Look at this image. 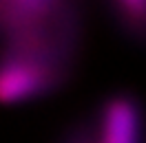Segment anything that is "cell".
<instances>
[{
    "label": "cell",
    "instance_id": "cell-2",
    "mask_svg": "<svg viewBox=\"0 0 146 143\" xmlns=\"http://www.w3.org/2000/svg\"><path fill=\"white\" fill-rule=\"evenodd\" d=\"M55 143H146V101L133 90H113L60 130Z\"/></svg>",
    "mask_w": 146,
    "mask_h": 143
},
{
    "label": "cell",
    "instance_id": "cell-3",
    "mask_svg": "<svg viewBox=\"0 0 146 143\" xmlns=\"http://www.w3.org/2000/svg\"><path fill=\"white\" fill-rule=\"evenodd\" d=\"M75 60L38 51L0 49V106H20L55 95L71 84Z\"/></svg>",
    "mask_w": 146,
    "mask_h": 143
},
{
    "label": "cell",
    "instance_id": "cell-4",
    "mask_svg": "<svg viewBox=\"0 0 146 143\" xmlns=\"http://www.w3.org/2000/svg\"><path fill=\"white\" fill-rule=\"evenodd\" d=\"M100 9L119 37L146 49V0H106Z\"/></svg>",
    "mask_w": 146,
    "mask_h": 143
},
{
    "label": "cell",
    "instance_id": "cell-1",
    "mask_svg": "<svg viewBox=\"0 0 146 143\" xmlns=\"http://www.w3.org/2000/svg\"><path fill=\"white\" fill-rule=\"evenodd\" d=\"M84 7L75 0H0V49L80 60Z\"/></svg>",
    "mask_w": 146,
    "mask_h": 143
}]
</instances>
